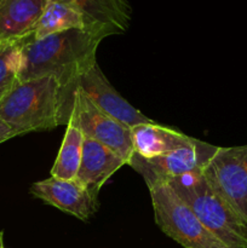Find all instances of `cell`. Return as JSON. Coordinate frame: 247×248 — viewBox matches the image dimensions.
<instances>
[{
    "mask_svg": "<svg viewBox=\"0 0 247 248\" xmlns=\"http://www.w3.org/2000/svg\"><path fill=\"white\" fill-rule=\"evenodd\" d=\"M106 36L89 29H69L34 40L22 41L19 81L53 77L67 93L84 70L96 62L99 44Z\"/></svg>",
    "mask_w": 247,
    "mask_h": 248,
    "instance_id": "cell-1",
    "label": "cell"
},
{
    "mask_svg": "<svg viewBox=\"0 0 247 248\" xmlns=\"http://www.w3.org/2000/svg\"><path fill=\"white\" fill-rule=\"evenodd\" d=\"M69 116L64 90L53 77L17 82L0 99V118L17 133L52 130Z\"/></svg>",
    "mask_w": 247,
    "mask_h": 248,
    "instance_id": "cell-2",
    "label": "cell"
},
{
    "mask_svg": "<svg viewBox=\"0 0 247 248\" xmlns=\"http://www.w3.org/2000/svg\"><path fill=\"white\" fill-rule=\"evenodd\" d=\"M164 183L173 189L199 220L228 248H247V220L211 188L201 171Z\"/></svg>",
    "mask_w": 247,
    "mask_h": 248,
    "instance_id": "cell-3",
    "label": "cell"
},
{
    "mask_svg": "<svg viewBox=\"0 0 247 248\" xmlns=\"http://www.w3.org/2000/svg\"><path fill=\"white\" fill-rule=\"evenodd\" d=\"M148 188L155 223L165 235L184 248H228L199 220L169 184L159 182Z\"/></svg>",
    "mask_w": 247,
    "mask_h": 248,
    "instance_id": "cell-4",
    "label": "cell"
},
{
    "mask_svg": "<svg viewBox=\"0 0 247 248\" xmlns=\"http://www.w3.org/2000/svg\"><path fill=\"white\" fill-rule=\"evenodd\" d=\"M67 94L69 115L77 120L85 137L110 148L130 165L133 156L131 128L99 109L79 87L73 86Z\"/></svg>",
    "mask_w": 247,
    "mask_h": 248,
    "instance_id": "cell-5",
    "label": "cell"
},
{
    "mask_svg": "<svg viewBox=\"0 0 247 248\" xmlns=\"http://www.w3.org/2000/svg\"><path fill=\"white\" fill-rule=\"evenodd\" d=\"M201 173L211 188L247 220V144L218 147Z\"/></svg>",
    "mask_w": 247,
    "mask_h": 248,
    "instance_id": "cell-6",
    "label": "cell"
},
{
    "mask_svg": "<svg viewBox=\"0 0 247 248\" xmlns=\"http://www.w3.org/2000/svg\"><path fill=\"white\" fill-rule=\"evenodd\" d=\"M218 147L195 140L191 144L152 159L133 154L128 166L143 177L147 186L167 182L176 177L200 172Z\"/></svg>",
    "mask_w": 247,
    "mask_h": 248,
    "instance_id": "cell-7",
    "label": "cell"
},
{
    "mask_svg": "<svg viewBox=\"0 0 247 248\" xmlns=\"http://www.w3.org/2000/svg\"><path fill=\"white\" fill-rule=\"evenodd\" d=\"M73 86H77L107 114L127 127L153 121L138 109L131 106L109 82L97 61L79 75Z\"/></svg>",
    "mask_w": 247,
    "mask_h": 248,
    "instance_id": "cell-8",
    "label": "cell"
},
{
    "mask_svg": "<svg viewBox=\"0 0 247 248\" xmlns=\"http://www.w3.org/2000/svg\"><path fill=\"white\" fill-rule=\"evenodd\" d=\"M31 194L47 205L74 216L82 222L90 219L98 205V196L91 193L75 178L67 181L50 177L35 182L31 184Z\"/></svg>",
    "mask_w": 247,
    "mask_h": 248,
    "instance_id": "cell-9",
    "label": "cell"
},
{
    "mask_svg": "<svg viewBox=\"0 0 247 248\" xmlns=\"http://www.w3.org/2000/svg\"><path fill=\"white\" fill-rule=\"evenodd\" d=\"M67 4L81 12L86 27L106 38L127 31L133 10L127 0H50Z\"/></svg>",
    "mask_w": 247,
    "mask_h": 248,
    "instance_id": "cell-10",
    "label": "cell"
},
{
    "mask_svg": "<svg viewBox=\"0 0 247 248\" xmlns=\"http://www.w3.org/2000/svg\"><path fill=\"white\" fill-rule=\"evenodd\" d=\"M125 165L127 164L124 157L110 148L85 137L81 161L75 179L98 196L99 190L106 182Z\"/></svg>",
    "mask_w": 247,
    "mask_h": 248,
    "instance_id": "cell-11",
    "label": "cell"
},
{
    "mask_svg": "<svg viewBox=\"0 0 247 248\" xmlns=\"http://www.w3.org/2000/svg\"><path fill=\"white\" fill-rule=\"evenodd\" d=\"M130 131L133 154L143 159L160 156L172 150L186 147L195 140V138L185 133L160 125L154 120L138 124L131 127Z\"/></svg>",
    "mask_w": 247,
    "mask_h": 248,
    "instance_id": "cell-12",
    "label": "cell"
},
{
    "mask_svg": "<svg viewBox=\"0 0 247 248\" xmlns=\"http://www.w3.org/2000/svg\"><path fill=\"white\" fill-rule=\"evenodd\" d=\"M48 0H0V41L31 35Z\"/></svg>",
    "mask_w": 247,
    "mask_h": 248,
    "instance_id": "cell-13",
    "label": "cell"
},
{
    "mask_svg": "<svg viewBox=\"0 0 247 248\" xmlns=\"http://www.w3.org/2000/svg\"><path fill=\"white\" fill-rule=\"evenodd\" d=\"M69 29H87L81 12L70 5L48 0L40 18L34 27L31 38L34 40H40L52 34Z\"/></svg>",
    "mask_w": 247,
    "mask_h": 248,
    "instance_id": "cell-14",
    "label": "cell"
},
{
    "mask_svg": "<svg viewBox=\"0 0 247 248\" xmlns=\"http://www.w3.org/2000/svg\"><path fill=\"white\" fill-rule=\"evenodd\" d=\"M65 125L64 137L51 169V177L70 181L77 177L79 171L85 136L72 115H69Z\"/></svg>",
    "mask_w": 247,
    "mask_h": 248,
    "instance_id": "cell-15",
    "label": "cell"
},
{
    "mask_svg": "<svg viewBox=\"0 0 247 248\" xmlns=\"http://www.w3.org/2000/svg\"><path fill=\"white\" fill-rule=\"evenodd\" d=\"M23 39L0 41V99L19 82Z\"/></svg>",
    "mask_w": 247,
    "mask_h": 248,
    "instance_id": "cell-16",
    "label": "cell"
},
{
    "mask_svg": "<svg viewBox=\"0 0 247 248\" xmlns=\"http://www.w3.org/2000/svg\"><path fill=\"white\" fill-rule=\"evenodd\" d=\"M14 137H17V133L0 118V144Z\"/></svg>",
    "mask_w": 247,
    "mask_h": 248,
    "instance_id": "cell-17",
    "label": "cell"
},
{
    "mask_svg": "<svg viewBox=\"0 0 247 248\" xmlns=\"http://www.w3.org/2000/svg\"><path fill=\"white\" fill-rule=\"evenodd\" d=\"M0 248H5L4 247V234L0 232Z\"/></svg>",
    "mask_w": 247,
    "mask_h": 248,
    "instance_id": "cell-18",
    "label": "cell"
}]
</instances>
